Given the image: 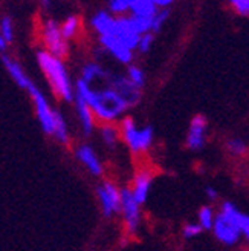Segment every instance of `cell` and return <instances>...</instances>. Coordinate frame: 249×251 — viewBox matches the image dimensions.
I'll return each instance as SVG.
<instances>
[{
	"mask_svg": "<svg viewBox=\"0 0 249 251\" xmlns=\"http://www.w3.org/2000/svg\"><path fill=\"white\" fill-rule=\"evenodd\" d=\"M229 8L240 17H249V0H231Z\"/></svg>",
	"mask_w": 249,
	"mask_h": 251,
	"instance_id": "obj_29",
	"label": "cell"
},
{
	"mask_svg": "<svg viewBox=\"0 0 249 251\" xmlns=\"http://www.w3.org/2000/svg\"><path fill=\"white\" fill-rule=\"evenodd\" d=\"M240 215L242 211L231 201H223L220 204V208L214 221V227L211 230L220 244L226 247H234L242 241V234L237 225Z\"/></svg>",
	"mask_w": 249,
	"mask_h": 251,
	"instance_id": "obj_3",
	"label": "cell"
},
{
	"mask_svg": "<svg viewBox=\"0 0 249 251\" xmlns=\"http://www.w3.org/2000/svg\"><path fill=\"white\" fill-rule=\"evenodd\" d=\"M228 153L232 156H245L248 153V144L240 138H231L225 144Z\"/></svg>",
	"mask_w": 249,
	"mask_h": 251,
	"instance_id": "obj_26",
	"label": "cell"
},
{
	"mask_svg": "<svg viewBox=\"0 0 249 251\" xmlns=\"http://www.w3.org/2000/svg\"><path fill=\"white\" fill-rule=\"evenodd\" d=\"M54 136L61 143V144H69L70 141V135H69V129H68V124L63 118V115L60 114L57 110L55 114V130H54Z\"/></svg>",
	"mask_w": 249,
	"mask_h": 251,
	"instance_id": "obj_23",
	"label": "cell"
},
{
	"mask_svg": "<svg viewBox=\"0 0 249 251\" xmlns=\"http://www.w3.org/2000/svg\"><path fill=\"white\" fill-rule=\"evenodd\" d=\"M99 45H101L116 61H119L121 65H126V66H130L132 65V61H133V52L135 51L129 49L119 39H116L115 35L99 37Z\"/></svg>",
	"mask_w": 249,
	"mask_h": 251,
	"instance_id": "obj_12",
	"label": "cell"
},
{
	"mask_svg": "<svg viewBox=\"0 0 249 251\" xmlns=\"http://www.w3.org/2000/svg\"><path fill=\"white\" fill-rule=\"evenodd\" d=\"M121 215L126 231L130 236L138 233L141 225V205L133 198L130 187L121 188Z\"/></svg>",
	"mask_w": 249,
	"mask_h": 251,
	"instance_id": "obj_6",
	"label": "cell"
},
{
	"mask_svg": "<svg viewBox=\"0 0 249 251\" xmlns=\"http://www.w3.org/2000/svg\"><path fill=\"white\" fill-rule=\"evenodd\" d=\"M158 12L155 0H130V16L139 19H153Z\"/></svg>",
	"mask_w": 249,
	"mask_h": 251,
	"instance_id": "obj_19",
	"label": "cell"
},
{
	"mask_svg": "<svg viewBox=\"0 0 249 251\" xmlns=\"http://www.w3.org/2000/svg\"><path fill=\"white\" fill-rule=\"evenodd\" d=\"M42 39L45 45V51L51 55L63 60L69 54V45L61 35V25L55 19H47L42 28Z\"/></svg>",
	"mask_w": 249,
	"mask_h": 251,
	"instance_id": "obj_5",
	"label": "cell"
},
{
	"mask_svg": "<svg viewBox=\"0 0 249 251\" xmlns=\"http://www.w3.org/2000/svg\"><path fill=\"white\" fill-rule=\"evenodd\" d=\"M202 231H204V228L197 222H188V224H185L182 228V234L185 239H193V237L199 236Z\"/></svg>",
	"mask_w": 249,
	"mask_h": 251,
	"instance_id": "obj_31",
	"label": "cell"
},
{
	"mask_svg": "<svg viewBox=\"0 0 249 251\" xmlns=\"http://www.w3.org/2000/svg\"><path fill=\"white\" fill-rule=\"evenodd\" d=\"M75 156H77V159L81 162V164L93 175V176H103V173H104L103 162H101V159L98 158V155L95 153V150H93L92 146L80 144L75 149Z\"/></svg>",
	"mask_w": 249,
	"mask_h": 251,
	"instance_id": "obj_13",
	"label": "cell"
},
{
	"mask_svg": "<svg viewBox=\"0 0 249 251\" xmlns=\"http://www.w3.org/2000/svg\"><path fill=\"white\" fill-rule=\"evenodd\" d=\"M75 98H80L89 104L96 121L101 124L115 123L129 110L126 101L109 86H106L104 89H93V86L84 83L83 80H77Z\"/></svg>",
	"mask_w": 249,
	"mask_h": 251,
	"instance_id": "obj_1",
	"label": "cell"
},
{
	"mask_svg": "<svg viewBox=\"0 0 249 251\" xmlns=\"http://www.w3.org/2000/svg\"><path fill=\"white\" fill-rule=\"evenodd\" d=\"M237 225H239V230L242 234V239H245L249 244V215L242 213V215L239 216Z\"/></svg>",
	"mask_w": 249,
	"mask_h": 251,
	"instance_id": "obj_32",
	"label": "cell"
},
{
	"mask_svg": "<svg viewBox=\"0 0 249 251\" xmlns=\"http://www.w3.org/2000/svg\"><path fill=\"white\" fill-rule=\"evenodd\" d=\"M8 48V43L5 42V39L2 37V34H0V52H5Z\"/></svg>",
	"mask_w": 249,
	"mask_h": 251,
	"instance_id": "obj_35",
	"label": "cell"
},
{
	"mask_svg": "<svg viewBox=\"0 0 249 251\" xmlns=\"http://www.w3.org/2000/svg\"><path fill=\"white\" fill-rule=\"evenodd\" d=\"M107 11L113 17L130 16V0H110Z\"/></svg>",
	"mask_w": 249,
	"mask_h": 251,
	"instance_id": "obj_24",
	"label": "cell"
},
{
	"mask_svg": "<svg viewBox=\"0 0 249 251\" xmlns=\"http://www.w3.org/2000/svg\"><path fill=\"white\" fill-rule=\"evenodd\" d=\"M110 74L112 72L104 69L101 65H99V63L89 61V63H86V65L83 66V69H81V80L84 83H87V84H91V86L98 80H104L107 83Z\"/></svg>",
	"mask_w": 249,
	"mask_h": 251,
	"instance_id": "obj_18",
	"label": "cell"
},
{
	"mask_svg": "<svg viewBox=\"0 0 249 251\" xmlns=\"http://www.w3.org/2000/svg\"><path fill=\"white\" fill-rule=\"evenodd\" d=\"M217 213L211 205H204L201 207L197 213V224L201 225L204 230H213L214 227V221H216Z\"/></svg>",
	"mask_w": 249,
	"mask_h": 251,
	"instance_id": "obj_22",
	"label": "cell"
},
{
	"mask_svg": "<svg viewBox=\"0 0 249 251\" xmlns=\"http://www.w3.org/2000/svg\"><path fill=\"white\" fill-rule=\"evenodd\" d=\"M96 196L106 218H112L121 213V188L115 182H101L96 188Z\"/></svg>",
	"mask_w": 249,
	"mask_h": 251,
	"instance_id": "obj_8",
	"label": "cell"
},
{
	"mask_svg": "<svg viewBox=\"0 0 249 251\" xmlns=\"http://www.w3.org/2000/svg\"><path fill=\"white\" fill-rule=\"evenodd\" d=\"M205 195H206V198H208L209 201H216V199L219 198L217 190H216V188H213V187H206V188H205Z\"/></svg>",
	"mask_w": 249,
	"mask_h": 251,
	"instance_id": "obj_33",
	"label": "cell"
},
{
	"mask_svg": "<svg viewBox=\"0 0 249 251\" xmlns=\"http://www.w3.org/2000/svg\"><path fill=\"white\" fill-rule=\"evenodd\" d=\"M2 61H3V65H5L8 74L11 75V78L14 80L22 87V89L28 91L29 86L32 84V81H31V78L28 77V75H26V72L23 71V68L19 65V63L14 58H11L8 55H3L2 57Z\"/></svg>",
	"mask_w": 249,
	"mask_h": 251,
	"instance_id": "obj_16",
	"label": "cell"
},
{
	"mask_svg": "<svg viewBox=\"0 0 249 251\" xmlns=\"http://www.w3.org/2000/svg\"><path fill=\"white\" fill-rule=\"evenodd\" d=\"M168 17H170V8L168 9H159L158 8V12L152 19V32L156 34V32H159L160 29H162L164 23L168 20Z\"/></svg>",
	"mask_w": 249,
	"mask_h": 251,
	"instance_id": "obj_28",
	"label": "cell"
},
{
	"mask_svg": "<svg viewBox=\"0 0 249 251\" xmlns=\"http://www.w3.org/2000/svg\"><path fill=\"white\" fill-rule=\"evenodd\" d=\"M126 77L135 87H138V89H142L145 86V72L139 66H136V65L127 66Z\"/></svg>",
	"mask_w": 249,
	"mask_h": 251,
	"instance_id": "obj_25",
	"label": "cell"
},
{
	"mask_svg": "<svg viewBox=\"0 0 249 251\" xmlns=\"http://www.w3.org/2000/svg\"><path fill=\"white\" fill-rule=\"evenodd\" d=\"M37 61L39 66L46 75L47 83L51 84L52 92L63 101H73L75 100V89L70 83L68 69L65 66L63 60H60L54 55H51L46 51H40L37 54Z\"/></svg>",
	"mask_w": 249,
	"mask_h": 251,
	"instance_id": "obj_2",
	"label": "cell"
},
{
	"mask_svg": "<svg viewBox=\"0 0 249 251\" xmlns=\"http://www.w3.org/2000/svg\"><path fill=\"white\" fill-rule=\"evenodd\" d=\"M107 86L112 87L124 101L126 104L130 107H135L141 101L142 98V92L138 87H135L129 80L126 75H118V74H110V77L107 80Z\"/></svg>",
	"mask_w": 249,
	"mask_h": 251,
	"instance_id": "obj_9",
	"label": "cell"
},
{
	"mask_svg": "<svg viewBox=\"0 0 249 251\" xmlns=\"http://www.w3.org/2000/svg\"><path fill=\"white\" fill-rule=\"evenodd\" d=\"M115 22H116V17L112 16L107 9H98L91 17V26L99 37H104V35L113 34Z\"/></svg>",
	"mask_w": 249,
	"mask_h": 251,
	"instance_id": "obj_15",
	"label": "cell"
},
{
	"mask_svg": "<svg viewBox=\"0 0 249 251\" xmlns=\"http://www.w3.org/2000/svg\"><path fill=\"white\" fill-rule=\"evenodd\" d=\"M75 109H77V114H78V120L81 123L83 132L86 135H91L95 129V126H96V118H95L92 107L87 103H84L83 100L75 98Z\"/></svg>",
	"mask_w": 249,
	"mask_h": 251,
	"instance_id": "obj_17",
	"label": "cell"
},
{
	"mask_svg": "<svg viewBox=\"0 0 249 251\" xmlns=\"http://www.w3.org/2000/svg\"><path fill=\"white\" fill-rule=\"evenodd\" d=\"M155 2H156V6L159 9H168L173 5L171 0H155Z\"/></svg>",
	"mask_w": 249,
	"mask_h": 251,
	"instance_id": "obj_34",
	"label": "cell"
},
{
	"mask_svg": "<svg viewBox=\"0 0 249 251\" xmlns=\"http://www.w3.org/2000/svg\"><path fill=\"white\" fill-rule=\"evenodd\" d=\"M153 42H155V34L153 32L142 34L141 39H139V43H138V48H136V51H138L139 54H147L152 49Z\"/></svg>",
	"mask_w": 249,
	"mask_h": 251,
	"instance_id": "obj_30",
	"label": "cell"
},
{
	"mask_svg": "<svg viewBox=\"0 0 249 251\" xmlns=\"http://www.w3.org/2000/svg\"><path fill=\"white\" fill-rule=\"evenodd\" d=\"M242 251H249V247H246V248H243Z\"/></svg>",
	"mask_w": 249,
	"mask_h": 251,
	"instance_id": "obj_36",
	"label": "cell"
},
{
	"mask_svg": "<svg viewBox=\"0 0 249 251\" xmlns=\"http://www.w3.org/2000/svg\"><path fill=\"white\" fill-rule=\"evenodd\" d=\"M0 34L8 45L14 40V23H12V19L9 16H5L0 20Z\"/></svg>",
	"mask_w": 249,
	"mask_h": 251,
	"instance_id": "obj_27",
	"label": "cell"
},
{
	"mask_svg": "<svg viewBox=\"0 0 249 251\" xmlns=\"http://www.w3.org/2000/svg\"><path fill=\"white\" fill-rule=\"evenodd\" d=\"M119 132H121V140L126 143V146L130 149V152L135 155H139L147 152L152 147L155 140V130L152 126H145V127L139 129L136 126L135 120L129 115L122 117L119 121Z\"/></svg>",
	"mask_w": 249,
	"mask_h": 251,
	"instance_id": "obj_4",
	"label": "cell"
},
{
	"mask_svg": "<svg viewBox=\"0 0 249 251\" xmlns=\"http://www.w3.org/2000/svg\"><path fill=\"white\" fill-rule=\"evenodd\" d=\"M153 182V173L148 170H141L135 175L133 178V184H132V193L133 198L136 199V202L139 205L147 202L148 198V192H150V187Z\"/></svg>",
	"mask_w": 249,
	"mask_h": 251,
	"instance_id": "obj_14",
	"label": "cell"
},
{
	"mask_svg": "<svg viewBox=\"0 0 249 251\" xmlns=\"http://www.w3.org/2000/svg\"><path fill=\"white\" fill-rule=\"evenodd\" d=\"M80 29H81V19L78 16H69L61 23V35L65 37L66 42L70 39H75Z\"/></svg>",
	"mask_w": 249,
	"mask_h": 251,
	"instance_id": "obj_21",
	"label": "cell"
},
{
	"mask_svg": "<svg viewBox=\"0 0 249 251\" xmlns=\"http://www.w3.org/2000/svg\"><path fill=\"white\" fill-rule=\"evenodd\" d=\"M99 135H101L103 143L106 146H109V147H115L119 143V140H121L119 127H118V126H115L113 123L99 126Z\"/></svg>",
	"mask_w": 249,
	"mask_h": 251,
	"instance_id": "obj_20",
	"label": "cell"
},
{
	"mask_svg": "<svg viewBox=\"0 0 249 251\" xmlns=\"http://www.w3.org/2000/svg\"><path fill=\"white\" fill-rule=\"evenodd\" d=\"M28 92H29L31 98H32V103H34V107H35V114H37V118H39V121L42 124L43 130L47 135H54L57 110L51 107V104L47 103L46 97L42 94V91L34 83L29 86Z\"/></svg>",
	"mask_w": 249,
	"mask_h": 251,
	"instance_id": "obj_7",
	"label": "cell"
},
{
	"mask_svg": "<svg viewBox=\"0 0 249 251\" xmlns=\"http://www.w3.org/2000/svg\"><path fill=\"white\" fill-rule=\"evenodd\" d=\"M112 35H115L116 39H119L129 49H132V51H136V48H138V43H139V39H141L139 32L136 31V28H135L132 16L116 17L115 31Z\"/></svg>",
	"mask_w": 249,
	"mask_h": 251,
	"instance_id": "obj_10",
	"label": "cell"
},
{
	"mask_svg": "<svg viewBox=\"0 0 249 251\" xmlns=\"http://www.w3.org/2000/svg\"><path fill=\"white\" fill-rule=\"evenodd\" d=\"M208 123L202 114H197L190 121L188 133H186V147L190 150H201L206 144Z\"/></svg>",
	"mask_w": 249,
	"mask_h": 251,
	"instance_id": "obj_11",
	"label": "cell"
}]
</instances>
